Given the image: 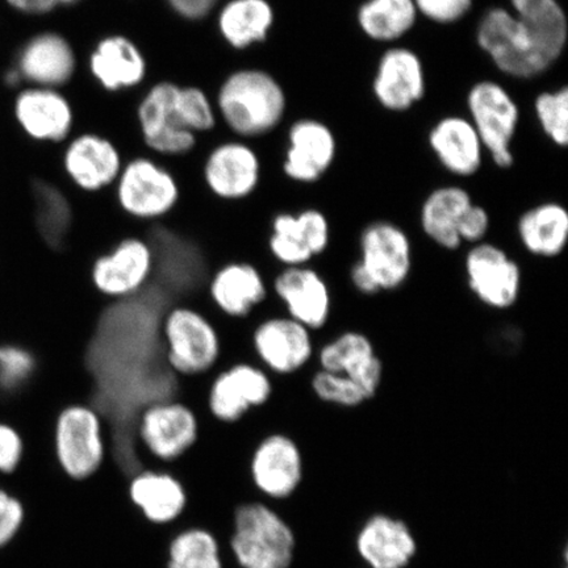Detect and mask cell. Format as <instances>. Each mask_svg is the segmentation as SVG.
I'll return each instance as SVG.
<instances>
[{
  "label": "cell",
  "instance_id": "603a6c76",
  "mask_svg": "<svg viewBox=\"0 0 568 568\" xmlns=\"http://www.w3.org/2000/svg\"><path fill=\"white\" fill-rule=\"evenodd\" d=\"M260 181L258 155L244 142H224L205 160L204 182L220 201H244L257 190Z\"/></svg>",
  "mask_w": 568,
  "mask_h": 568
},
{
  "label": "cell",
  "instance_id": "ba28073f",
  "mask_svg": "<svg viewBox=\"0 0 568 568\" xmlns=\"http://www.w3.org/2000/svg\"><path fill=\"white\" fill-rule=\"evenodd\" d=\"M252 361L275 379H294L315 361V333L284 315L272 302L251 320L247 336Z\"/></svg>",
  "mask_w": 568,
  "mask_h": 568
},
{
  "label": "cell",
  "instance_id": "8992f818",
  "mask_svg": "<svg viewBox=\"0 0 568 568\" xmlns=\"http://www.w3.org/2000/svg\"><path fill=\"white\" fill-rule=\"evenodd\" d=\"M216 106L230 130L241 138H258L278 126L287 110L282 84L267 71L241 69L225 78Z\"/></svg>",
  "mask_w": 568,
  "mask_h": 568
},
{
  "label": "cell",
  "instance_id": "d590c367",
  "mask_svg": "<svg viewBox=\"0 0 568 568\" xmlns=\"http://www.w3.org/2000/svg\"><path fill=\"white\" fill-rule=\"evenodd\" d=\"M532 109L545 136L554 145L566 148L568 144V89L562 87L539 92Z\"/></svg>",
  "mask_w": 568,
  "mask_h": 568
},
{
  "label": "cell",
  "instance_id": "277c9868",
  "mask_svg": "<svg viewBox=\"0 0 568 568\" xmlns=\"http://www.w3.org/2000/svg\"><path fill=\"white\" fill-rule=\"evenodd\" d=\"M224 548L234 568H291L296 536L278 507L251 499L234 508Z\"/></svg>",
  "mask_w": 568,
  "mask_h": 568
},
{
  "label": "cell",
  "instance_id": "7a4b0ae2",
  "mask_svg": "<svg viewBox=\"0 0 568 568\" xmlns=\"http://www.w3.org/2000/svg\"><path fill=\"white\" fill-rule=\"evenodd\" d=\"M142 139L152 151L165 155L186 154L196 145V133L216 125V111L202 89L173 82L155 83L138 110Z\"/></svg>",
  "mask_w": 568,
  "mask_h": 568
},
{
  "label": "cell",
  "instance_id": "b9f144b4",
  "mask_svg": "<svg viewBox=\"0 0 568 568\" xmlns=\"http://www.w3.org/2000/svg\"><path fill=\"white\" fill-rule=\"evenodd\" d=\"M26 443L18 429L0 424V471H17L24 459Z\"/></svg>",
  "mask_w": 568,
  "mask_h": 568
},
{
  "label": "cell",
  "instance_id": "7402d4cb",
  "mask_svg": "<svg viewBox=\"0 0 568 568\" xmlns=\"http://www.w3.org/2000/svg\"><path fill=\"white\" fill-rule=\"evenodd\" d=\"M336 155L337 140L331 128L316 119H301L290 126L283 172L296 183H316Z\"/></svg>",
  "mask_w": 568,
  "mask_h": 568
},
{
  "label": "cell",
  "instance_id": "30bf717a",
  "mask_svg": "<svg viewBox=\"0 0 568 568\" xmlns=\"http://www.w3.org/2000/svg\"><path fill=\"white\" fill-rule=\"evenodd\" d=\"M154 272L151 243L144 234L128 233L91 260L88 276L98 297L105 303H120L144 293Z\"/></svg>",
  "mask_w": 568,
  "mask_h": 568
},
{
  "label": "cell",
  "instance_id": "3957f363",
  "mask_svg": "<svg viewBox=\"0 0 568 568\" xmlns=\"http://www.w3.org/2000/svg\"><path fill=\"white\" fill-rule=\"evenodd\" d=\"M159 336L163 362L176 379H207L222 366L223 336L209 305H168L160 317Z\"/></svg>",
  "mask_w": 568,
  "mask_h": 568
},
{
  "label": "cell",
  "instance_id": "7c38bea8",
  "mask_svg": "<svg viewBox=\"0 0 568 568\" xmlns=\"http://www.w3.org/2000/svg\"><path fill=\"white\" fill-rule=\"evenodd\" d=\"M466 104L467 118L495 165L513 168L514 140L521 118L516 99L500 82L483 80L468 90Z\"/></svg>",
  "mask_w": 568,
  "mask_h": 568
},
{
  "label": "cell",
  "instance_id": "ffe728a7",
  "mask_svg": "<svg viewBox=\"0 0 568 568\" xmlns=\"http://www.w3.org/2000/svg\"><path fill=\"white\" fill-rule=\"evenodd\" d=\"M317 368L347 376L367 400L375 399L385 379V364L374 341L361 331H344L317 346Z\"/></svg>",
  "mask_w": 568,
  "mask_h": 568
},
{
  "label": "cell",
  "instance_id": "9c48e42d",
  "mask_svg": "<svg viewBox=\"0 0 568 568\" xmlns=\"http://www.w3.org/2000/svg\"><path fill=\"white\" fill-rule=\"evenodd\" d=\"M275 388V378L254 361H234L205 379L199 414L220 425H237L253 412L267 407Z\"/></svg>",
  "mask_w": 568,
  "mask_h": 568
},
{
  "label": "cell",
  "instance_id": "e575fe53",
  "mask_svg": "<svg viewBox=\"0 0 568 568\" xmlns=\"http://www.w3.org/2000/svg\"><path fill=\"white\" fill-rule=\"evenodd\" d=\"M36 226L44 243L55 252L65 251L74 229V210L59 187L44 180L33 182Z\"/></svg>",
  "mask_w": 568,
  "mask_h": 568
},
{
  "label": "cell",
  "instance_id": "d6a6232c",
  "mask_svg": "<svg viewBox=\"0 0 568 568\" xmlns=\"http://www.w3.org/2000/svg\"><path fill=\"white\" fill-rule=\"evenodd\" d=\"M165 568H225V548L211 529L178 524L166 544Z\"/></svg>",
  "mask_w": 568,
  "mask_h": 568
},
{
  "label": "cell",
  "instance_id": "8d00e7d4",
  "mask_svg": "<svg viewBox=\"0 0 568 568\" xmlns=\"http://www.w3.org/2000/svg\"><path fill=\"white\" fill-rule=\"evenodd\" d=\"M308 386L311 394L328 406L355 409L368 402L362 389L347 376L322 368L311 375Z\"/></svg>",
  "mask_w": 568,
  "mask_h": 568
},
{
  "label": "cell",
  "instance_id": "ab89813d",
  "mask_svg": "<svg viewBox=\"0 0 568 568\" xmlns=\"http://www.w3.org/2000/svg\"><path fill=\"white\" fill-rule=\"evenodd\" d=\"M26 517L24 504L0 489V546L10 544L19 535Z\"/></svg>",
  "mask_w": 568,
  "mask_h": 568
},
{
  "label": "cell",
  "instance_id": "cb8c5ba5",
  "mask_svg": "<svg viewBox=\"0 0 568 568\" xmlns=\"http://www.w3.org/2000/svg\"><path fill=\"white\" fill-rule=\"evenodd\" d=\"M63 168L71 182L84 193L95 194L118 181L122 172L119 149L95 133H83L70 141Z\"/></svg>",
  "mask_w": 568,
  "mask_h": 568
},
{
  "label": "cell",
  "instance_id": "5bb4252c",
  "mask_svg": "<svg viewBox=\"0 0 568 568\" xmlns=\"http://www.w3.org/2000/svg\"><path fill=\"white\" fill-rule=\"evenodd\" d=\"M116 183V203L126 217L139 223H160L176 210L181 189L172 173L152 160L128 162Z\"/></svg>",
  "mask_w": 568,
  "mask_h": 568
},
{
  "label": "cell",
  "instance_id": "4dcf8cb0",
  "mask_svg": "<svg viewBox=\"0 0 568 568\" xmlns=\"http://www.w3.org/2000/svg\"><path fill=\"white\" fill-rule=\"evenodd\" d=\"M358 549L374 568H402L414 557L416 544L406 525L376 516L362 529Z\"/></svg>",
  "mask_w": 568,
  "mask_h": 568
},
{
  "label": "cell",
  "instance_id": "f546056e",
  "mask_svg": "<svg viewBox=\"0 0 568 568\" xmlns=\"http://www.w3.org/2000/svg\"><path fill=\"white\" fill-rule=\"evenodd\" d=\"M474 203L473 196L458 184L437 187L424 199L420 229L424 236L442 251L457 252L464 244L458 226L465 212Z\"/></svg>",
  "mask_w": 568,
  "mask_h": 568
},
{
  "label": "cell",
  "instance_id": "4316f807",
  "mask_svg": "<svg viewBox=\"0 0 568 568\" xmlns=\"http://www.w3.org/2000/svg\"><path fill=\"white\" fill-rule=\"evenodd\" d=\"M16 116L33 140L61 142L74 124V112L68 99L57 89L32 87L20 92Z\"/></svg>",
  "mask_w": 568,
  "mask_h": 568
},
{
  "label": "cell",
  "instance_id": "60d3db41",
  "mask_svg": "<svg viewBox=\"0 0 568 568\" xmlns=\"http://www.w3.org/2000/svg\"><path fill=\"white\" fill-rule=\"evenodd\" d=\"M491 229V216L488 211L477 203H473L462 217L458 234L462 244L475 245L486 241Z\"/></svg>",
  "mask_w": 568,
  "mask_h": 568
},
{
  "label": "cell",
  "instance_id": "d6986e66",
  "mask_svg": "<svg viewBox=\"0 0 568 568\" xmlns=\"http://www.w3.org/2000/svg\"><path fill=\"white\" fill-rule=\"evenodd\" d=\"M125 494L142 520L155 528H175L187 513V488L169 467L142 468L126 480Z\"/></svg>",
  "mask_w": 568,
  "mask_h": 568
},
{
  "label": "cell",
  "instance_id": "484cf974",
  "mask_svg": "<svg viewBox=\"0 0 568 568\" xmlns=\"http://www.w3.org/2000/svg\"><path fill=\"white\" fill-rule=\"evenodd\" d=\"M428 144L439 165L459 178L474 176L485 159V146L467 116L447 115L432 126Z\"/></svg>",
  "mask_w": 568,
  "mask_h": 568
},
{
  "label": "cell",
  "instance_id": "44dd1931",
  "mask_svg": "<svg viewBox=\"0 0 568 568\" xmlns=\"http://www.w3.org/2000/svg\"><path fill=\"white\" fill-rule=\"evenodd\" d=\"M373 94L382 109L407 112L426 94L422 57L407 47H390L381 55L373 80Z\"/></svg>",
  "mask_w": 568,
  "mask_h": 568
},
{
  "label": "cell",
  "instance_id": "52a82bcc",
  "mask_svg": "<svg viewBox=\"0 0 568 568\" xmlns=\"http://www.w3.org/2000/svg\"><path fill=\"white\" fill-rule=\"evenodd\" d=\"M133 432L148 466L173 467L199 444L202 416L181 397H166L139 410Z\"/></svg>",
  "mask_w": 568,
  "mask_h": 568
},
{
  "label": "cell",
  "instance_id": "f6af8a7d",
  "mask_svg": "<svg viewBox=\"0 0 568 568\" xmlns=\"http://www.w3.org/2000/svg\"><path fill=\"white\" fill-rule=\"evenodd\" d=\"M12 9L28 13V16H45L59 6L57 0H6Z\"/></svg>",
  "mask_w": 568,
  "mask_h": 568
},
{
  "label": "cell",
  "instance_id": "e0dca14e",
  "mask_svg": "<svg viewBox=\"0 0 568 568\" xmlns=\"http://www.w3.org/2000/svg\"><path fill=\"white\" fill-rule=\"evenodd\" d=\"M358 264L371 274L381 294L394 293L414 273V244L406 230L389 220H375L361 231Z\"/></svg>",
  "mask_w": 568,
  "mask_h": 568
},
{
  "label": "cell",
  "instance_id": "7bdbcfd3",
  "mask_svg": "<svg viewBox=\"0 0 568 568\" xmlns=\"http://www.w3.org/2000/svg\"><path fill=\"white\" fill-rule=\"evenodd\" d=\"M178 17L186 20H202L215 9L219 0H166Z\"/></svg>",
  "mask_w": 568,
  "mask_h": 568
},
{
  "label": "cell",
  "instance_id": "ee69618b",
  "mask_svg": "<svg viewBox=\"0 0 568 568\" xmlns=\"http://www.w3.org/2000/svg\"><path fill=\"white\" fill-rule=\"evenodd\" d=\"M349 281L355 293L359 295L372 297L381 294L371 274L357 261L349 268Z\"/></svg>",
  "mask_w": 568,
  "mask_h": 568
},
{
  "label": "cell",
  "instance_id": "9a60e30c",
  "mask_svg": "<svg viewBox=\"0 0 568 568\" xmlns=\"http://www.w3.org/2000/svg\"><path fill=\"white\" fill-rule=\"evenodd\" d=\"M464 274L468 291L488 310L509 311L520 301L523 268L500 245L483 241L468 247Z\"/></svg>",
  "mask_w": 568,
  "mask_h": 568
},
{
  "label": "cell",
  "instance_id": "ac0fdd59",
  "mask_svg": "<svg viewBox=\"0 0 568 568\" xmlns=\"http://www.w3.org/2000/svg\"><path fill=\"white\" fill-rule=\"evenodd\" d=\"M272 302L284 315L317 333L329 324L333 296L328 281L312 265L281 267L268 276Z\"/></svg>",
  "mask_w": 568,
  "mask_h": 568
},
{
  "label": "cell",
  "instance_id": "8fae6325",
  "mask_svg": "<svg viewBox=\"0 0 568 568\" xmlns=\"http://www.w3.org/2000/svg\"><path fill=\"white\" fill-rule=\"evenodd\" d=\"M304 474L303 447L294 433L266 432L248 454L247 478L255 497L275 506L300 491Z\"/></svg>",
  "mask_w": 568,
  "mask_h": 568
},
{
  "label": "cell",
  "instance_id": "2e32d148",
  "mask_svg": "<svg viewBox=\"0 0 568 568\" xmlns=\"http://www.w3.org/2000/svg\"><path fill=\"white\" fill-rule=\"evenodd\" d=\"M331 239V224L324 212H280L268 224L265 251L276 268L307 266L328 251Z\"/></svg>",
  "mask_w": 568,
  "mask_h": 568
},
{
  "label": "cell",
  "instance_id": "f1b7e54d",
  "mask_svg": "<svg viewBox=\"0 0 568 568\" xmlns=\"http://www.w3.org/2000/svg\"><path fill=\"white\" fill-rule=\"evenodd\" d=\"M516 233L531 257L556 260L568 246V211L558 202L532 205L518 217Z\"/></svg>",
  "mask_w": 568,
  "mask_h": 568
},
{
  "label": "cell",
  "instance_id": "5b68a950",
  "mask_svg": "<svg viewBox=\"0 0 568 568\" xmlns=\"http://www.w3.org/2000/svg\"><path fill=\"white\" fill-rule=\"evenodd\" d=\"M51 450L68 480L95 478L109 460V426L102 412L87 400L63 404L53 417Z\"/></svg>",
  "mask_w": 568,
  "mask_h": 568
},
{
  "label": "cell",
  "instance_id": "4fadbf2b",
  "mask_svg": "<svg viewBox=\"0 0 568 568\" xmlns=\"http://www.w3.org/2000/svg\"><path fill=\"white\" fill-rule=\"evenodd\" d=\"M204 297L216 317L234 323L248 322L272 303L268 275L252 261L223 262L212 270Z\"/></svg>",
  "mask_w": 568,
  "mask_h": 568
},
{
  "label": "cell",
  "instance_id": "83f0119b",
  "mask_svg": "<svg viewBox=\"0 0 568 568\" xmlns=\"http://www.w3.org/2000/svg\"><path fill=\"white\" fill-rule=\"evenodd\" d=\"M92 77L111 92L132 89L145 80L146 60L140 48L122 34L106 36L89 59Z\"/></svg>",
  "mask_w": 568,
  "mask_h": 568
},
{
  "label": "cell",
  "instance_id": "d4e9b609",
  "mask_svg": "<svg viewBox=\"0 0 568 568\" xmlns=\"http://www.w3.org/2000/svg\"><path fill=\"white\" fill-rule=\"evenodd\" d=\"M21 80L33 87L57 89L71 81L77 70L74 48L57 32H42L27 41L18 55Z\"/></svg>",
  "mask_w": 568,
  "mask_h": 568
},
{
  "label": "cell",
  "instance_id": "f35d334b",
  "mask_svg": "<svg viewBox=\"0 0 568 568\" xmlns=\"http://www.w3.org/2000/svg\"><path fill=\"white\" fill-rule=\"evenodd\" d=\"M418 16L432 23L452 26L471 11L475 0H415Z\"/></svg>",
  "mask_w": 568,
  "mask_h": 568
},
{
  "label": "cell",
  "instance_id": "bcb514c9",
  "mask_svg": "<svg viewBox=\"0 0 568 568\" xmlns=\"http://www.w3.org/2000/svg\"><path fill=\"white\" fill-rule=\"evenodd\" d=\"M57 2H59V6H74L82 2V0H57Z\"/></svg>",
  "mask_w": 568,
  "mask_h": 568
},
{
  "label": "cell",
  "instance_id": "836d02e7",
  "mask_svg": "<svg viewBox=\"0 0 568 568\" xmlns=\"http://www.w3.org/2000/svg\"><path fill=\"white\" fill-rule=\"evenodd\" d=\"M418 18L415 0H364L357 10L361 32L367 39L385 44L406 38Z\"/></svg>",
  "mask_w": 568,
  "mask_h": 568
},
{
  "label": "cell",
  "instance_id": "74e56055",
  "mask_svg": "<svg viewBox=\"0 0 568 568\" xmlns=\"http://www.w3.org/2000/svg\"><path fill=\"white\" fill-rule=\"evenodd\" d=\"M38 371V358L23 346L0 347V385L6 389H18L27 385Z\"/></svg>",
  "mask_w": 568,
  "mask_h": 568
},
{
  "label": "cell",
  "instance_id": "1f68e13d",
  "mask_svg": "<svg viewBox=\"0 0 568 568\" xmlns=\"http://www.w3.org/2000/svg\"><path fill=\"white\" fill-rule=\"evenodd\" d=\"M274 21V7L268 0H230L219 12L217 28L230 47L244 51L266 41Z\"/></svg>",
  "mask_w": 568,
  "mask_h": 568
},
{
  "label": "cell",
  "instance_id": "6da1fadb",
  "mask_svg": "<svg viewBox=\"0 0 568 568\" xmlns=\"http://www.w3.org/2000/svg\"><path fill=\"white\" fill-rule=\"evenodd\" d=\"M475 41L494 67L514 80H532L556 65L568 41L559 0H509L480 17Z\"/></svg>",
  "mask_w": 568,
  "mask_h": 568
}]
</instances>
